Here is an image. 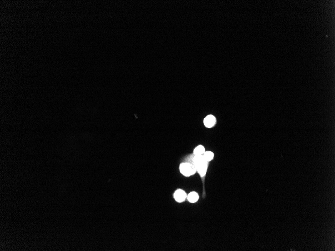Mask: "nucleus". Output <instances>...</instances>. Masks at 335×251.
<instances>
[{"label":"nucleus","mask_w":335,"mask_h":251,"mask_svg":"<svg viewBox=\"0 0 335 251\" xmlns=\"http://www.w3.org/2000/svg\"><path fill=\"white\" fill-rule=\"evenodd\" d=\"M193 163L201 177H204L207 170L208 162L202 155H195L193 158Z\"/></svg>","instance_id":"obj_1"},{"label":"nucleus","mask_w":335,"mask_h":251,"mask_svg":"<svg viewBox=\"0 0 335 251\" xmlns=\"http://www.w3.org/2000/svg\"><path fill=\"white\" fill-rule=\"evenodd\" d=\"M179 168L181 173L186 177H190L193 175L197 171L194 164L191 163H183L180 165Z\"/></svg>","instance_id":"obj_2"},{"label":"nucleus","mask_w":335,"mask_h":251,"mask_svg":"<svg viewBox=\"0 0 335 251\" xmlns=\"http://www.w3.org/2000/svg\"><path fill=\"white\" fill-rule=\"evenodd\" d=\"M216 123V118L212 115L206 116L204 119V124L206 128H211Z\"/></svg>","instance_id":"obj_3"},{"label":"nucleus","mask_w":335,"mask_h":251,"mask_svg":"<svg viewBox=\"0 0 335 251\" xmlns=\"http://www.w3.org/2000/svg\"><path fill=\"white\" fill-rule=\"evenodd\" d=\"M187 198V194L181 189L177 190L174 193V198L178 202H183Z\"/></svg>","instance_id":"obj_4"},{"label":"nucleus","mask_w":335,"mask_h":251,"mask_svg":"<svg viewBox=\"0 0 335 251\" xmlns=\"http://www.w3.org/2000/svg\"><path fill=\"white\" fill-rule=\"evenodd\" d=\"M199 199V196L196 192H191L188 196V199L191 203H195Z\"/></svg>","instance_id":"obj_5"},{"label":"nucleus","mask_w":335,"mask_h":251,"mask_svg":"<svg viewBox=\"0 0 335 251\" xmlns=\"http://www.w3.org/2000/svg\"><path fill=\"white\" fill-rule=\"evenodd\" d=\"M205 148L202 145H199L194 150V154L195 155H202L205 153Z\"/></svg>","instance_id":"obj_6"},{"label":"nucleus","mask_w":335,"mask_h":251,"mask_svg":"<svg viewBox=\"0 0 335 251\" xmlns=\"http://www.w3.org/2000/svg\"><path fill=\"white\" fill-rule=\"evenodd\" d=\"M204 158H205V160L207 162H210L211 160H212L213 158H214V154L212 152H206L204 153L203 155Z\"/></svg>","instance_id":"obj_7"}]
</instances>
